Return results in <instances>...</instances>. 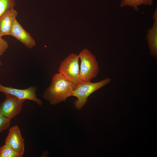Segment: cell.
Segmentation results:
<instances>
[{"instance_id":"5","label":"cell","mask_w":157,"mask_h":157,"mask_svg":"<svg viewBox=\"0 0 157 157\" xmlns=\"http://www.w3.org/2000/svg\"><path fill=\"white\" fill-rule=\"evenodd\" d=\"M5 95V99L0 103V114L11 120L20 112L25 100L11 95Z\"/></svg>"},{"instance_id":"6","label":"cell","mask_w":157,"mask_h":157,"mask_svg":"<svg viewBox=\"0 0 157 157\" xmlns=\"http://www.w3.org/2000/svg\"><path fill=\"white\" fill-rule=\"evenodd\" d=\"M37 88L32 86L28 88L20 89L11 87H8L2 85L0 83V92L5 94H8L14 96L20 99L28 100L35 102L38 105L41 106L42 102L38 98L36 94Z\"/></svg>"},{"instance_id":"3","label":"cell","mask_w":157,"mask_h":157,"mask_svg":"<svg viewBox=\"0 0 157 157\" xmlns=\"http://www.w3.org/2000/svg\"><path fill=\"white\" fill-rule=\"evenodd\" d=\"M81 60L79 75L83 81H90L99 72L98 63L95 56L88 49H84L78 55Z\"/></svg>"},{"instance_id":"8","label":"cell","mask_w":157,"mask_h":157,"mask_svg":"<svg viewBox=\"0 0 157 157\" xmlns=\"http://www.w3.org/2000/svg\"><path fill=\"white\" fill-rule=\"evenodd\" d=\"M10 35L15 38L29 49L32 48L36 45L35 40L30 33L23 28L16 19L14 21Z\"/></svg>"},{"instance_id":"13","label":"cell","mask_w":157,"mask_h":157,"mask_svg":"<svg viewBox=\"0 0 157 157\" xmlns=\"http://www.w3.org/2000/svg\"><path fill=\"white\" fill-rule=\"evenodd\" d=\"M15 0H0V17L8 9L14 8Z\"/></svg>"},{"instance_id":"7","label":"cell","mask_w":157,"mask_h":157,"mask_svg":"<svg viewBox=\"0 0 157 157\" xmlns=\"http://www.w3.org/2000/svg\"><path fill=\"white\" fill-rule=\"evenodd\" d=\"M5 144L10 146L17 153L23 155L25 151L24 140L18 126L15 125L9 129Z\"/></svg>"},{"instance_id":"4","label":"cell","mask_w":157,"mask_h":157,"mask_svg":"<svg viewBox=\"0 0 157 157\" xmlns=\"http://www.w3.org/2000/svg\"><path fill=\"white\" fill-rule=\"evenodd\" d=\"M78 55L71 53L61 63L58 71L65 79L77 85L82 81L79 73Z\"/></svg>"},{"instance_id":"14","label":"cell","mask_w":157,"mask_h":157,"mask_svg":"<svg viewBox=\"0 0 157 157\" xmlns=\"http://www.w3.org/2000/svg\"><path fill=\"white\" fill-rule=\"evenodd\" d=\"M11 119L0 114V133L10 126Z\"/></svg>"},{"instance_id":"2","label":"cell","mask_w":157,"mask_h":157,"mask_svg":"<svg viewBox=\"0 0 157 157\" xmlns=\"http://www.w3.org/2000/svg\"><path fill=\"white\" fill-rule=\"evenodd\" d=\"M111 80L110 78H106L96 83L82 81L76 85L72 95L77 98L74 102L76 108L81 109L86 104L88 97L91 94L108 83Z\"/></svg>"},{"instance_id":"16","label":"cell","mask_w":157,"mask_h":157,"mask_svg":"<svg viewBox=\"0 0 157 157\" xmlns=\"http://www.w3.org/2000/svg\"><path fill=\"white\" fill-rule=\"evenodd\" d=\"M2 65V64L1 62V61L0 60V65Z\"/></svg>"},{"instance_id":"11","label":"cell","mask_w":157,"mask_h":157,"mask_svg":"<svg viewBox=\"0 0 157 157\" xmlns=\"http://www.w3.org/2000/svg\"><path fill=\"white\" fill-rule=\"evenodd\" d=\"M120 6L121 7L129 6L137 11H139L138 6L142 5L150 6L153 3V0H121Z\"/></svg>"},{"instance_id":"15","label":"cell","mask_w":157,"mask_h":157,"mask_svg":"<svg viewBox=\"0 0 157 157\" xmlns=\"http://www.w3.org/2000/svg\"><path fill=\"white\" fill-rule=\"evenodd\" d=\"M8 47V42L0 36V56L3 55Z\"/></svg>"},{"instance_id":"12","label":"cell","mask_w":157,"mask_h":157,"mask_svg":"<svg viewBox=\"0 0 157 157\" xmlns=\"http://www.w3.org/2000/svg\"><path fill=\"white\" fill-rule=\"evenodd\" d=\"M8 145L5 144L0 148V157H22Z\"/></svg>"},{"instance_id":"10","label":"cell","mask_w":157,"mask_h":157,"mask_svg":"<svg viewBox=\"0 0 157 157\" xmlns=\"http://www.w3.org/2000/svg\"><path fill=\"white\" fill-rule=\"evenodd\" d=\"M153 19L154 22L152 27L148 29L146 36L150 53L154 57L157 55V10L154 12Z\"/></svg>"},{"instance_id":"9","label":"cell","mask_w":157,"mask_h":157,"mask_svg":"<svg viewBox=\"0 0 157 157\" xmlns=\"http://www.w3.org/2000/svg\"><path fill=\"white\" fill-rule=\"evenodd\" d=\"M18 12L12 8L7 10L0 17V36L10 35V32Z\"/></svg>"},{"instance_id":"1","label":"cell","mask_w":157,"mask_h":157,"mask_svg":"<svg viewBox=\"0 0 157 157\" xmlns=\"http://www.w3.org/2000/svg\"><path fill=\"white\" fill-rule=\"evenodd\" d=\"M76 86L60 73L55 74L52 77L50 85L44 91L43 98L51 104L56 105L72 96Z\"/></svg>"}]
</instances>
